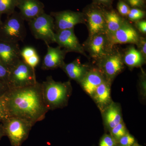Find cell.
<instances>
[{
    "label": "cell",
    "instance_id": "cell-1",
    "mask_svg": "<svg viewBox=\"0 0 146 146\" xmlns=\"http://www.w3.org/2000/svg\"><path fill=\"white\" fill-rule=\"evenodd\" d=\"M9 117L22 118L33 125L45 119L49 111L42 95V84L9 89L5 94Z\"/></svg>",
    "mask_w": 146,
    "mask_h": 146
},
{
    "label": "cell",
    "instance_id": "cell-2",
    "mask_svg": "<svg viewBox=\"0 0 146 146\" xmlns=\"http://www.w3.org/2000/svg\"><path fill=\"white\" fill-rule=\"evenodd\" d=\"M42 84V95L46 106L49 110L64 106L70 93V82H62L54 80L52 77H47Z\"/></svg>",
    "mask_w": 146,
    "mask_h": 146
},
{
    "label": "cell",
    "instance_id": "cell-3",
    "mask_svg": "<svg viewBox=\"0 0 146 146\" xmlns=\"http://www.w3.org/2000/svg\"><path fill=\"white\" fill-rule=\"evenodd\" d=\"M1 122L11 146H22L34 126L30 122L17 117H9Z\"/></svg>",
    "mask_w": 146,
    "mask_h": 146
},
{
    "label": "cell",
    "instance_id": "cell-4",
    "mask_svg": "<svg viewBox=\"0 0 146 146\" xmlns=\"http://www.w3.org/2000/svg\"><path fill=\"white\" fill-rule=\"evenodd\" d=\"M27 35L25 20L15 11L0 25V39L18 43L23 42Z\"/></svg>",
    "mask_w": 146,
    "mask_h": 146
},
{
    "label": "cell",
    "instance_id": "cell-5",
    "mask_svg": "<svg viewBox=\"0 0 146 146\" xmlns=\"http://www.w3.org/2000/svg\"><path fill=\"white\" fill-rule=\"evenodd\" d=\"M37 82L35 70L22 58L9 69L7 80L9 89L30 86Z\"/></svg>",
    "mask_w": 146,
    "mask_h": 146
},
{
    "label": "cell",
    "instance_id": "cell-6",
    "mask_svg": "<svg viewBox=\"0 0 146 146\" xmlns=\"http://www.w3.org/2000/svg\"><path fill=\"white\" fill-rule=\"evenodd\" d=\"M32 34L36 39H40L46 45L55 43L54 19L44 12L28 22Z\"/></svg>",
    "mask_w": 146,
    "mask_h": 146
},
{
    "label": "cell",
    "instance_id": "cell-7",
    "mask_svg": "<svg viewBox=\"0 0 146 146\" xmlns=\"http://www.w3.org/2000/svg\"><path fill=\"white\" fill-rule=\"evenodd\" d=\"M84 13L89 30V37L105 34V21L103 9L94 3L88 6Z\"/></svg>",
    "mask_w": 146,
    "mask_h": 146
},
{
    "label": "cell",
    "instance_id": "cell-8",
    "mask_svg": "<svg viewBox=\"0 0 146 146\" xmlns=\"http://www.w3.org/2000/svg\"><path fill=\"white\" fill-rule=\"evenodd\" d=\"M54 19L55 31L74 29L79 24L86 23L84 13L70 10L62 11L50 13Z\"/></svg>",
    "mask_w": 146,
    "mask_h": 146
},
{
    "label": "cell",
    "instance_id": "cell-9",
    "mask_svg": "<svg viewBox=\"0 0 146 146\" xmlns=\"http://www.w3.org/2000/svg\"><path fill=\"white\" fill-rule=\"evenodd\" d=\"M107 36L110 46L113 49V47L118 44L136 45L141 36L136 28L125 20L117 31Z\"/></svg>",
    "mask_w": 146,
    "mask_h": 146
},
{
    "label": "cell",
    "instance_id": "cell-10",
    "mask_svg": "<svg viewBox=\"0 0 146 146\" xmlns=\"http://www.w3.org/2000/svg\"><path fill=\"white\" fill-rule=\"evenodd\" d=\"M83 46L84 50L96 60H99L112 50L110 46L107 35L100 34L89 37Z\"/></svg>",
    "mask_w": 146,
    "mask_h": 146
},
{
    "label": "cell",
    "instance_id": "cell-11",
    "mask_svg": "<svg viewBox=\"0 0 146 146\" xmlns=\"http://www.w3.org/2000/svg\"><path fill=\"white\" fill-rule=\"evenodd\" d=\"M55 43L68 52H75L87 56L83 46L75 34L74 29L56 32Z\"/></svg>",
    "mask_w": 146,
    "mask_h": 146
},
{
    "label": "cell",
    "instance_id": "cell-12",
    "mask_svg": "<svg viewBox=\"0 0 146 146\" xmlns=\"http://www.w3.org/2000/svg\"><path fill=\"white\" fill-rule=\"evenodd\" d=\"M100 63L103 72L108 79H112L123 68L122 54L113 50L101 59Z\"/></svg>",
    "mask_w": 146,
    "mask_h": 146
},
{
    "label": "cell",
    "instance_id": "cell-13",
    "mask_svg": "<svg viewBox=\"0 0 146 146\" xmlns=\"http://www.w3.org/2000/svg\"><path fill=\"white\" fill-rule=\"evenodd\" d=\"M21 59V49L18 43L0 39V61L9 70Z\"/></svg>",
    "mask_w": 146,
    "mask_h": 146
},
{
    "label": "cell",
    "instance_id": "cell-14",
    "mask_svg": "<svg viewBox=\"0 0 146 146\" xmlns=\"http://www.w3.org/2000/svg\"><path fill=\"white\" fill-rule=\"evenodd\" d=\"M46 54L44 58L41 66L42 70H52L61 68L65 63L64 60L68 52L59 46L52 47L47 45Z\"/></svg>",
    "mask_w": 146,
    "mask_h": 146
},
{
    "label": "cell",
    "instance_id": "cell-15",
    "mask_svg": "<svg viewBox=\"0 0 146 146\" xmlns=\"http://www.w3.org/2000/svg\"><path fill=\"white\" fill-rule=\"evenodd\" d=\"M16 7L21 17L28 22L45 11L44 5L40 0H18Z\"/></svg>",
    "mask_w": 146,
    "mask_h": 146
},
{
    "label": "cell",
    "instance_id": "cell-16",
    "mask_svg": "<svg viewBox=\"0 0 146 146\" xmlns=\"http://www.w3.org/2000/svg\"><path fill=\"white\" fill-rule=\"evenodd\" d=\"M105 81L104 77L100 72L93 70L87 72L80 82L87 94L94 95L97 87Z\"/></svg>",
    "mask_w": 146,
    "mask_h": 146
},
{
    "label": "cell",
    "instance_id": "cell-17",
    "mask_svg": "<svg viewBox=\"0 0 146 146\" xmlns=\"http://www.w3.org/2000/svg\"><path fill=\"white\" fill-rule=\"evenodd\" d=\"M71 79L81 81L87 73V68L80 63L79 59H76L70 63H64L61 68Z\"/></svg>",
    "mask_w": 146,
    "mask_h": 146
},
{
    "label": "cell",
    "instance_id": "cell-18",
    "mask_svg": "<svg viewBox=\"0 0 146 146\" xmlns=\"http://www.w3.org/2000/svg\"><path fill=\"white\" fill-rule=\"evenodd\" d=\"M106 24V35L114 33L119 28L125 20L114 10L106 11L104 9Z\"/></svg>",
    "mask_w": 146,
    "mask_h": 146
},
{
    "label": "cell",
    "instance_id": "cell-19",
    "mask_svg": "<svg viewBox=\"0 0 146 146\" xmlns=\"http://www.w3.org/2000/svg\"><path fill=\"white\" fill-rule=\"evenodd\" d=\"M123 63L130 67H140L145 62V58L141 52L133 46H131L126 50L122 55Z\"/></svg>",
    "mask_w": 146,
    "mask_h": 146
},
{
    "label": "cell",
    "instance_id": "cell-20",
    "mask_svg": "<svg viewBox=\"0 0 146 146\" xmlns=\"http://www.w3.org/2000/svg\"><path fill=\"white\" fill-rule=\"evenodd\" d=\"M97 102L102 105L107 104L110 100V88L107 81L104 82L97 87L94 92Z\"/></svg>",
    "mask_w": 146,
    "mask_h": 146
},
{
    "label": "cell",
    "instance_id": "cell-21",
    "mask_svg": "<svg viewBox=\"0 0 146 146\" xmlns=\"http://www.w3.org/2000/svg\"><path fill=\"white\" fill-rule=\"evenodd\" d=\"M105 118L108 126L111 129L122 122L119 110L115 106H111L107 110Z\"/></svg>",
    "mask_w": 146,
    "mask_h": 146
},
{
    "label": "cell",
    "instance_id": "cell-22",
    "mask_svg": "<svg viewBox=\"0 0 146 146\" xmlns=\"http://www.w3.org/2000/svg\"><path fill=\"white\" fill-rule=\"evenodd\" d=\"M18 0H0V11L7 16L15 11Z\"/></svg>",
    "mask_w": 146,
    "mask_h": 146
},
{
    "label": "cell",
    "instance_id": "cell-23",
    "mask_svg": "<svg viewBox=\"0 0 146 146\" xmlns=\"http://www.w3.org/2000/svg\"><path fill=\"white\" fill-rule=\"evenodd\" d=\"M146 16V12L143 9L136 8H130L129 13L127 17L128 19L132 22L143 20Z\"/></svg>",
    "mask_w": 146,
    "mask_h": 146
},
{
    "label": "cell",
    "instance_id": "cell-24",
    "mask_svg": "<svg viewBox=\"0 0 146 146\" xmlns=\"http://www.w3.org/2000/svg\"><path fill=\"white\" fill-rule=\"evenodd\" d=\"M111 133L113 138L119 140L120 138L126 134L124 125L122 122L120 123L115 127L111 129Z\"/></svg>",
    "mask_w": 146,
    "mask_h": 146
},
{
    "label": "cell",
    "instance_id": "cell-25",
    "mask_svg": "<svg viewBox=\"0 0 146 146\" xmlns=\"http://www.w3.org/2000/svg\"><path fill=\"white\" fill-rule=\"evenodd\" d=\"M7 107L5 94L0 97V122L9 117Z\"/></svg>",
    "mask_w": 146,
    "mask_h": 146
},
{
    "label": "cell",
    "instance_id": "cell-26",
    "mask_svg": "<svg viewBox=\"0 0 146 146\" xmlns=\"http://www.w3.org/2000/svg\"><path fill=\"white\" fill-rule=\"evenodd\" d=\"M130 7L123 0H119L117 5L118 13L122 17H127L130 9Z\"/></svg>",
    "mask_w": 146,
    "mask_h": 146
},
{
    "label": "cell",
    "instance_id": "cell-27",
    "mask_svg": "<svg viewBox=\"0 0 146 146\" xmlns=\"http://www.w3.org/2000/svg\"><path fill=\"white\" fill-rule=\"evenodd\" d=\"M37 54L35 48L31 46H26L21 50V58L25 61L33 56Z\"/></svg>",
    "mask_w": 146,
    "mask_h": 146
},
{
    "label": "cell",
    "instance_id": "cell-28",
    "mask_svg": "<svg viewBox=\"0 0 146 146\" xmlns=\"http://www.w3.org/2000/svg\"><path fill=\"white\" fill-rule=\"evenodd\" d=\"M119 140L120 145L122 146H131L134 144L135 141L134 137L128 133H126Z\"/></svg>",
    "mask_w": 146,
    "mask_h": 146
},
{
    "label": "cell",
    "instance_id": "cell-29",
    "mask_svg": "<svg viewBox=\"0 0 146 146\" xmlns=\"http://www.w3.org/2000/svg\"><path fill=\"white\" fill-rule=\"evenodd\" d=\"M131 8L143 9L145 7L146 0H123Z\"/></svg>",
    "mask_w": 146,
    "mask_h": 146
},
{
    "label": "cell",
    "instance_id": "cell-30",
    "mask_svg": "<svg viewBox=\"0 0 146 146\" xmlns=\"http://www.w3.org/2000/svg\"><path fill=\"white\" fill-rule=\"evenodd\" d=\"M9 70L0 61V80L7 84Z\"/></svg>",
    "mask_w": 146,
    "mask_h": 146
},
{
    "label": "cell",
    "instance_id": "cell-31",
    "mask_svg": "<svg viewBox=\"0 0 146 146\" xmlns=\"http://www.w3.org/2000/svg\"><path fill=\"white\" fill-rule=\"evenodd\" d=\"M26 62L33 69L35 70V68L39 65L40 62V57L38 54L34 55L31 56L26 60H25Z\"/></svg>",
    "mask_w": 146,
    "mask_h": 146
},
{
    "label": "cell",
    "instance_id": "cell-32",
    "mask_svg": "<svg viewBox=\"0 0 146 146\" xmlns=\"http://www.w3.org/2000/svg\"><path fill=\"white\" fill-rule=\"evenodd\" d=\"M115 138L110 135L104 136L100 142V146H115Z\"/></svg>",
    "mask_w": 146,
    "mask_h": 146
},
{
    "label": "cell",
    "instance_id": "cell-33",
    "mask_svg": "<svg viewBox=\"0 0 146 146\" xmlns=\"http://www.w3.org/2000/svg\"><path fill=\"white\" fill-rule=\"evenodd\" d=\"M138 50L146 59V38L143 36H140L139 42L137 45Z\"/></svg>",
    "mask_w": 146,
    "mask_h": 146
},
{
    "label": "cell",
    "instance_id": "cell-34",
    "mask_svg": "<svg viewBox=\"0 0 146 146\" xmlns=\"http://www.w3.org/2000/svg\"><path fill=\"white\" fill-rule=\"evenodd\" d=\"M136 29L141 33L144 35L146 33V20H141L135 22Z\"/></svg>",
    "mask_w": 146,
    "mask_h": 146
},
{
    "label": "cell",
    "instance_id": "cell-35",
    "mask_svg": "<svg viewBox=\"0 0 146 146\" xmlns=\"http://www.w3.org/2000/svg\"><path fill=\"white\" fill-rule=\"evenodd\" d=\"M94 3L102 5L108 7H111L113 0H93Z\"/></svg>",
    "mask_w": 146,
    "mask_h": 146
},
{
    "label": "cell",
    "instance_id": "cell-36",
    "mask_svg": "<svg viewBox=\"0 0 146 146\" xmlns=\"http://www.w3.org/2000/svg\"><path fill=\"white\" fill-rule=\"evenodd\" d=\"M9 90V88L7 84L0 80V97L4 96Z\"/></svg>",
    "mask_w": 146,
    "mask_h": 146
},
{
    "label": "cell",
    "instance_id": "cell-37",
    "mask_svg": "<svg viewBox=\"0 0 146 146\" xmlns=\"http://www.w3.org/2000/svg\"><path fill=\"white\" fill-rule=\"evenodd\" d=\"M5 136L2 123L0 122V141L3 136Z\"/></svg>",
    "mask_w": 146,
    "mask_h": 146
},
{
    "label": "cell",
    "instance_id": "cell-38",
    "mask_svg": "<svg viewBox=\"0 0 146 146\" xmlns=\"http://www.w3.org/2000/svg\"><path fill=\"white\" fill-rule=\"evenodd\" d=\"M3 14H2L1 13V11H0V25H1L3 23V21H2L1 20V16Z\"/></svg>",
    "mask_w": 146,
    "mask_h": 146
}]
</instances>
